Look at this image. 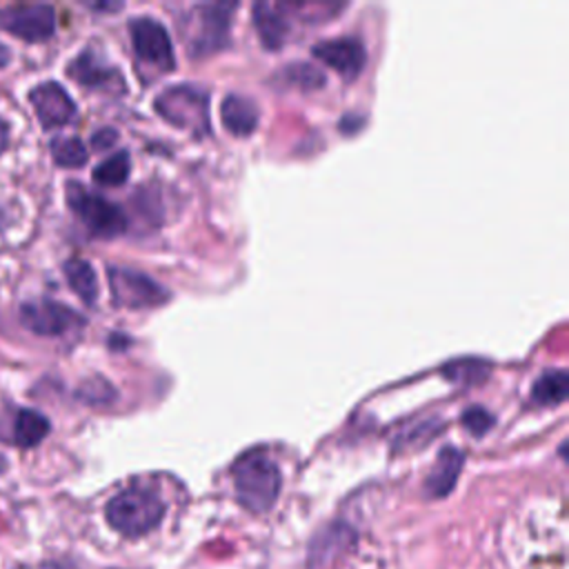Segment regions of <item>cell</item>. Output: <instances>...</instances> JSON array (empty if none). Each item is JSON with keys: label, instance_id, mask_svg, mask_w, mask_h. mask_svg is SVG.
<instances>
[{"label": "cell", "instance_id": "cell-1", "mask_svg": "<svg viewBox=\"0 0 569 569\" xmlns=\"http://www.w3.org/2000/svg\"><path fill=\"white\" fill-rule=\"evenodd\" d=\"M162 511L164 507L153 491L131 487L109 500L107 520L116 531L136 538L151 531L160 522Z\"/></svg>", "mask_w": 569, "mask_h": 569}, {"label": "cell", "instance_id": "cell-2", "mask_svg": "<svg viewBox=\"0 0 569 569\" xmlns=\"http://www.w3.org/2000/svg\"><path fill=\"white\" fill-rule=\"evenodd\" d=\"M236 491L240 502L260 513L267 511L280 491V471L278 467L262 453H247L233 467Z\"/></svg>", "mask_w": 569, "mask_h": 569}, {"label": "cell", "instance_id": "cell-3", "mask_svg": "<svg viewBox=\"0 0 569 569\" xmlns=\"http://www.w3.org/2000/svg\"><path fill=\"white\" fill-rule=\"evenodd\" d=\"M156 111L176 127L198 136L209 133V96L193 84L167 87L156 98Z\"/></svg>", "mask_w": 569, "mask_h": 569}, {"label": "cell", "instance_id": "cell-4", "mask_svg": "<svg viewBox=\"0 0 569 569\" xmlns=\"http://www.w3.org/2000/svg\"><path fill=\"white\" fill-rule=\"evenodd\" d=\"M67 202L93 236L113 238L127 229V216L116 202L89 191L78 182L67 184Z\"/></svg>", "mask_w": 569, "mask_h": 569}, {"label": "cell", "instance_id": "cell-5", "mask_svg": "<svg viewBox=\"0 0 569 569\" xmlns=\"http://www.w3.org/2000/svg\"><path fill=\"white\" fill-rule=\"evenodd\" d=\"M233 7L236 4L229 2H207L191 9L184 27V40L193 56H204L227 44Z\"/></svg>", "mask_w": 569, "mask_h": 569}, {"label": "cell", "instance_id": "cell-6", "mask_svg": "<svg viewBox=\"0 0 569 569\" xmlns=\"http://www.w3.org/2000/svg\"><path fill=\"white\" fill-rule=\"evenodd\" d=\"M111 296L120 307H156L169 298V291L142 271L129 267H109L107 271Z\"/></svg>", "mask_w": 569, "mask_h": 569}, {"label": "cell", "instance_id": "cell-7", "mask_svg": "<svg viewBox=\"0 0 569 569\" xmlns=\"http://www.w3.org/2000/svg\"><path fill=\"white\" fill-rule=\"evenodd\" d=\"M131 42L138 58L158 67L160 71H171L176 67L173 44L162 22L149 16H140L131 20Z\"/></svg>", "mask_w": 569, "mask_h": 569}, {"label": "cell", "instance_id": "cell-8", "mask_svg": "<svg viewBox=\"0 0 569 569\" xmlns=\"http://www.w3.org/2000/svg\"><path fill=\"white\" fill-rule=\"evenodd\" d=\"M0 27L27 42H42L56 29V11L49 4H16L0 11Z\"/></svg>", "mask_w": 569, "mask_h": 569}, {"label": "cell", "instance_id": "cell-9", "mask_svg": "<svg viewBox=\"0 0 569 569\" xmlns=\"http://www.w3.org/2000/svg\"><path fill=\"white\" fill-rule=\"evenodd\" d=\"M20 320L38 336H64L82 325V316L53 300H31L20 307Z\"/></svg>", "mask_w": 569, "mask_h": 569}, {"label": "cell", "instance_id": "cell-10", "mask_svg": "<svg viewBox=\"0 0 569 569\" xmlns=\"http://www.w3.org/2000/svg\"><path fill=\"white\" fill-rule=\"evenodd\" d=\"M311 53L345 78H356L362 71L365 60H367L365 47H362L360 38H356V36L322 40V42L313 44Z\"/></svg>", "mask_w": 569, "mask_h": 569}, {"label": "cell", "instance_id": "cell-11", "mask_svg": "<svg viewBox=\"0 0 569 569\" xmlns=\"http://www.w3.org/2000/svg\"><path fill=\"white\" fill-rule=\"evenodd\" d=\"M29 100L42 127L53 129L67 124L76 116V102L58 82H42L31 89Z\"/></svg>", "mask_w": 569, "mask_h": 569}, {"label": "cell", "instance_id": "cell-12", "mask_svg": "<svg viewBox=\"0 0 569 569\" xmlns=\"http://www.w3.org/2000/svg\"><path fill=\"white\" fill-rule=\"evenodd\" d=\"M253 22L267 47L278 49L289 31V16L284 4L260 0L253 4Z\"/></svg>", "mask_w": 569, "mask_h": 569}, {"label": "cell", "instance_id": "cell-13", "mask_svg": "<svg viewBox=\"0 0 569 569\" xmlns=\"http://www.w3.org/2000/svg\"><path fill=\"white\" fill-rule=\"evenodd\" d=\"M220 118L224 129L233 136H249L258 124V107L240 93H229L222 98Z\"/></svg>", "mask_w": 569, "mask_h": 569}, {"label": "cell", "instance_id": "cell-14", "mask_svg": "<svg viewBox=\"0 0 569 569\" xmlns=\"http://www.w3.org/2000/svg\"><path fill=\"white\" fill-rule=\"evenodd\" d=\"M69 76L76 78L80 84H87V87H111V82H118L122 87V80H120L118 71L102 64L91 51L80 53L69 64Z\"/></svg>", "mask_w": 569, "mask_h": 569}, {"label": "cell", "instance_id": "cell-15", "mask_svg": "<svg viewBox=\"0 0 569 569\" xmlns=\"http://www.w3.org/2000/svg\"><path fill=\"white\" fill-rule=\"evenodd\" d=\"M460 467H462V453L458 449H453V447L442 449L438 460H436V467H433V471H431V476L427 480L429 493H433V496L447 493L453 487Z\"/></svg>", "mask_w": 569, "mask_h": 569}, {"label": "cell", "instance_id": "cell-16", "mask_svg": "<svg viewBox=\"0 0 569 569\" xmlns=\"http://www.w3.org/2000/svg\"><path fill=\"white\" fill-rule=\"evenodd\" d=\"M64 276L69 280V287L76 291L80 300L87 305H93L98 298V278L93 267L82 258H71L64 262Z\"/></svg>", "mask_w": 569, "mask_h": 569}, {"label": "cell", "instance_id": "cell-17", "mask_svg": "<svg viewBox=\"0 0 569 569\" xmlns=\"http://www.w3.org/2000/svg\"><path fill=\"white\" fill-rule=\"evenodd\" d=\"M569 376L562 369L545 371L531 387V400L538 405H558L567 398Z\"/></svg>", "mask_w": 569, "mask_h": 569}, {"label": "cell", "instance_id": "cell-18", "mask_svg": "<svg viewBox=\"0 0 569 569\" xmlns=\"http://www.w3.org/2000/svg\"><path fill=\"white\" fill-rule=\"evenodd\" d=\"M49 433V420L33 411V409H22L16 418L13 427V440L20 447H36L44 436Z\"/></svg>", "mask_w": 569, "mask_h": 569}, {"label": "cell", "instance_id": "cell-19", "mask_svg": "<svg viewBox=\"0 0 569 569\" xmlns=\"http://www.w3.org/2000/svg\"><path fill=\"white\" fill-rule=\"evenodd\" d=\"M131 160L127 151H116L93 169V180L104 187H118L129 178Z\"/></svg>", "mask_w": 569, "mask_h": 569}, {"label": "cell", "instance_id": "cell-20", "mask_svg": "<svg viewBox=\"0 0 569 569\" xmlns=\"http://www.w3.org/2000/svg\"><path fill=\"white\" fill-rule=\"evenodd\" d=\"M51 156L60 167H80L87 162L89 153L78 136H64L51 142Z\"/></svg>", "mask_w": 569, "mask_h": 569}, {"label": "cell", "instance_id": "cell-21", "mask_svg": "<svg viewBox=\"0 0 569 569\" xmlns=\"http://www.w3.org/2000/svg\"><path fill=\"white\" fill-rule=\"evenodd\" d=\"M442 371H445L447 378H451V380H456V382L471 385V382L485 380L489 367H487L482 360L465 358V360H453V362H449Z\"/></svg>", "mask_w": 569, "mask_h": 569}, {"label": "cell", "instance_id": "cell-22", "mask_svg": "<svg viewBox=\"0 0 569 569\" xmlns=\"http://www.w3.org/2000/svg\"><path fill=\"white\" fill-rule=\"evenodd\" d=\"M282 73L298 87L302 89H316V87H322L325 84V71L313 67V64H307V62H296V64H289L287 69H282Z\"/></svg>", "mask_w": 569, "mask_h": 569}, {"label": "cell", "instance_id": "cell-23", "mask_svg": "<svg viewBox=\"0 0 569 569\" xmlns=\"http://www.w3.org/2000/svg\"><path fill=\"white\" fill-rule=\"evenodd\" d=\"M460 420L473 436H482L493 427V416L482 407H469Z\"/></svg>", "mask_w": 569, "mask_h": 569}, {"label": "cell", "instance_id": "cell-24", "mask_svg": "<svg viewBox=\"0 0 569 569\" xmlns=\"http://www.w3.org/2000/svg\"><path fill=\"white\" fill-rule=\"evenodd\" d=\"M111 140H116V131H107V129H104V131H100V133L93 136V142H96V147H100V149L113 144Z\"/></svg>", "mask_w": 569, "mask_h": 569}, {"label": "cell", "instance_id": "cell-25", "mask_svg": "<svg viewBox=\"0 0 569 569\" xmlns=\"http://www.w3.org/2000/svg\"><path fill=\"white\" fill-rule=\"evenodd\" d=\"M7 142H9V129H7V122L0 118V153L7 149Z\"/></svg>", "mask_w": 569, "mask_h": 569}, {"label": "cell", "instance_id": "cell-26", "mask_svg": "<svg viewBox=\"0 0 569 569\" xmlns=\"http://www.w3.org/2000/svg\"><path fill=\"white\" fill-rule=\"evenodd\" d=\"M7 227V216H4V211H2V207H0V231Z\"/></svg>", "mask_w": 569, "mask_h": 569}]
</instances>
